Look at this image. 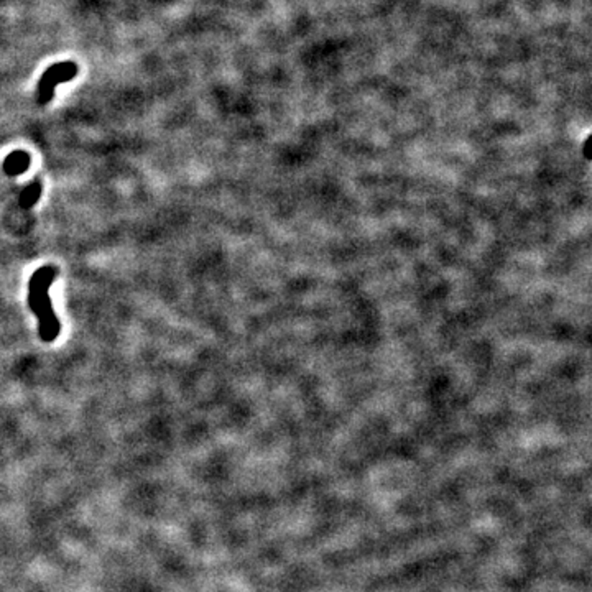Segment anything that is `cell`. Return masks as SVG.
<instances>
[{
	"mask_svg": "<svg viewBox=\"0 0 592 592\" xmlns=\"http://www.w3.org/2000/svg\"><path fill=\"white\" fill-rule=\"evenodd\" d=\"M58 269L53 265L41 266L31 275L28 284V306L38 318V334L45 343H53L60 336L61 324L53 309L50 295V285L56 280Z\"/></svg>",
	"mask_w": 592,
	"mask_h": 592,
	"instance_id": "obj_1",
	"label": "cell"
},
{
	"mask_svg": "<svg viewBox=\"0 0 592 592\" xmlns=\"http://www.w3.org/2000/svg\"><path fill=\"white\" fill-rule=\"evenodd\" d=\"M78 65L74 61L55 63L41 74L38 86H36V104L46 105L55 98V89L63 83L71 81L78 74Z\"/></svg>",
	"mask_w": 592,
	"mask_h": 592,
	"instance_id": "obj_2",
	"label": "cell"
},
{
	"mask_svg": "<svg viewBox=\"0 0 592 592\" xmlns=\"http://www.w3.org/2000/svg\"><path fill=\"white\" fill-rule=\"evenodd\" d=\"M30 155L24 152V150H17L14 153H10L7 158H5L4 162V172L7 173L9 176H15V175H22L24 172H26L30 167Z\"/></svg>",
	"mask_w": 592,
	"mask_h": 592,
	"instance_id": "obj_3",
	"label": "cell"
},
{
	"mask_svg": "<svg viewBox=\"0 0 592 592\" xmlns=\"http://www.w3.org/2000/svg\"><path fill=\"white\" fill-rule=\"evenodd\" d=\"M41 191H43V185H41L40 180H35L33 183H31L30 186H26V188L22 191V194H20V206H22L24 209H30V207H33L40 199Z\"/></svg>",
	"mask_w": 592,
	"mask_h": 592,
	"instance_id": "obj_4",
	"label": "cell"
}]
</instances>
